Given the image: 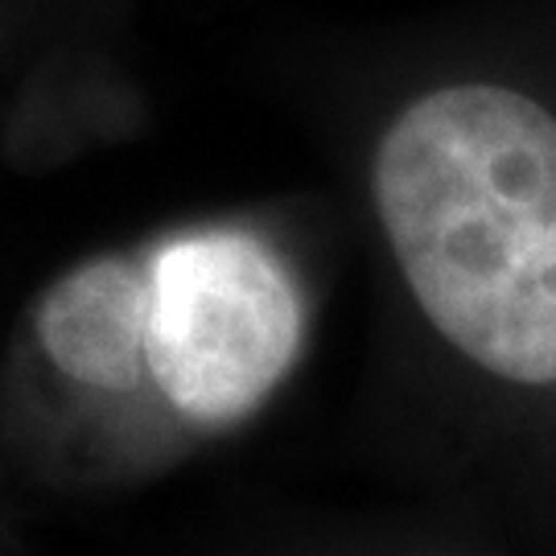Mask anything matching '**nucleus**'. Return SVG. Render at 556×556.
Returning <instances> with one entry per match:
<instances>
[{
    "label": "nucleus",
    "mask_w": 556,
    "mask_h": 556,
    "mask_svg": "<svg viewBox=\"0 0 556 556\" xmlns=\"http://www.w3.org/2000/svg\"><path fill=\"white\" fill-rule=\"evenodd\" d=\"M363 199L433 371L491 429L556 450V79L457 62L400 87Z\"/></svg>",
    "instance_id": "1"
},
{
    "label": "nucleus",
    "mask_w": 556,
    "mask_h": 556,
    "mask_svg": "<svg viewBox=\"0 0 556 556\" xmlns=\"http://www.w3.org/2000/svg\"><path fill=\"white\" fill-rule=\"evenodd\" d=\"M144 388L190 433H227L289 383L314 289L256 223H202L144 252Z\"/></svg>",
    "instance_id": "2"
},
{
    "label": "nucleus",
    "mask_w": 556,
    "mask_h": 556,
    "mask_svg": "<svg viewBox=\"0 0 556 556\" xmlns=\"http://www.w3.org/2000/svg\"><path fill=\"white\" fill-rule=\"evenodd\" d=\"M144 252H103L62 273L34 305V338L46 363L103 400L144 396Z\"/></svg>",
    "instance_id": "3"
}]
</instances>
